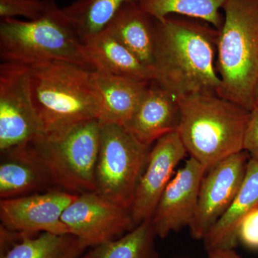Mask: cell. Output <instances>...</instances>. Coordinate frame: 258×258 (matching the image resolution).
I'll return each instance as SVG.
<instances>
[{
  "mask_svg": "<svg viewBox=\"0 0 258 258\" xmlns=\"http://www.w3.org/2000/svg\"><path fill=\"white\" fill-rule=\"evenodd\" d=\"M218 35L217 29L197 19L174 15L156 20L153 81L176 98L218 94Z\"/></svg>",
  "mask_w": 258,
  "mask_h": 258,
  "instance_id": "cell-1",
  "label": "cell"
},
{
  "mask_svg": "<svg viewBox=\"0 0 258 258\" xmlns=\"http://www.w3.org/2000/svg\"><path fill=\"white\" fill-rule=\"evenodd\" d=\"M180 108L177 132L189 157L208 171L243 151L250 111L217 93L176 98Z\"/></svg>",
  "mask_w": 258,
  "mask_h": 258,
  "instance_id": "cell-3",
  "label": "cell"
},
{
  "mask_svg": "<svg viewBox=\"0 0 258 258\" xmlns=\"http://www.w3.org/2000/svg\"><path fill=\"white\" fill-rule=\"evenodd\" d=\"M83 47L93 71L151 81L152 69L140 60L107 30L83 38Z\"/></svg>",
  "mask_w": 258,
  "mask_h": 258,
  "instance_id": "cell-16",
  "label": "cell"
},
{
  "mask_svg": "<svg viewBox=\"0 0 258 258\" xmlns=\"http://www.w3.org/2000/svg\"><path fill=\"white\" fill-rule=\"evenodd\" d=\"M86 247L72 234L42 232L37 237H21L1 248L0 258H81Z\"/></svg>",
  "mask_w": 258,
  "mask_h": 258,
  "instance_id": "cell-20",
  "label": "cell"
},
{
  "mask_svg": "<svg viewBox=\"0 0 258 258\" xmlns=\"http://www.w3.org/2000/svg\"><path fill=\"white\" fill-rule=\"evenodd\" d=\"M42 137L32 102L29 66L0 64V152Z\"/></svg>",
  "mask_w": 258,
  "mask_h": 258,
  "instance_id": "cell-8",
  "label": "cell"
},
{
  "mask_svg": "<svg viewBox=\"0 0 258 258\" xmlns=\"http://www.w3.org/2000/svg\"><path fill=\"white\" fill-rule=\"evenodd\" d=\"M1 154V200L55 189L45 171L34 160L23 145L13 148Z\"/></svg>",
  "mask_w": 258,
  "mask_h": 258,
  "instance_id": "cell-19",
  "label": "cell"
},
{
  "mask_svg": "<svg viewBox=\"0 0 258 258\" xmlns=\"http://www.w3.org/2000/svg\"><path fill=\"white\" fill-rule=\"evenodd\" d=\"M152 220L136 226L124 235L91 247L81 258H159Z\"/></svg>",
  "mask_w": 258,
  "mask_h": 258,
  "instance_id": "cell-21",
  "label": "cell"
},
{
  "mask_svg": "<svg viewBox=\"0 0 258 258\" xmlns=\"http://www.w3.org/2000/svg\"><path fill=\"white\" fill-rule=\"evenodd\" d=\"M217 44L218 95L251 111L258 76V0H227Z\"/></svg>",
  "mask_w": 258,
  "mask_h": 258,
  "instance_id": "cell-4",
  "label": "cell"
},
{
  "mask_svg": "<svg viewBox=\"0 0 258 258\" xmlns=\"http://www.w3.org/2000/svg\"><path fill=\"white\" fill-rule=\"evenodd\" d=\"M257 207L258 161L249 158L243 182L233 202L203 239L206 250L237 247L241 221Z\"/></svg>",
  "mask_w": 258,
  "mask_h": 258,
  "instance_id": "cell-17",
  "label": "cell"
},
{
  "mask_svg": "<svg viewBox=\"0 0 258 258\" xmlns=\"http://www.w3.org/2000/svg\"><path fill=\"white\" fill-rule=\"evenodd\" d=\"M206 169L193 158L185 162L169 181L151 219L157 237L166 238L171 232L189 227L192 222Z\"/></svg>",
  "mask_w": 258,
  "mask_h": 258,
  "instance_id": "cell-13",
  "label": "cell"
},
{
  "mask_svg": "<svg viewBox=\"0 0 258 258\" xmlns=\"http://www.w3.org/2000/svg\"><path fill=\"white\" fill-rule=\"evenodd\" d=\"M139 0H74L62 8L81 38L101 31L125 3Z\"/></svg>",
  "mask_w": 258,
  "mask_h": 258,
  "instance_id": "cell-23",
  "label": "cell"
},
{
  "mask_svg": "<svg viewBox=\"0 0 258 258\" xmlns=\"http://www.w3.org/2000/svg\"><path fill=\"white\" fill-rule=\"evenodd\" d=\"M105 28L153 71L156 20L142 9L139 1L123 5Z\"/></svg>",
  "mask_w": 258,
  "mask_h": 258,
  "instance_id": "cell-18",
  "label": "cell"
},
{
  "mask_svg": "<svg viewBox=\"0 0 258 258\" xmlns=\"http://www.w3.org/2000/svg\"><path fill=\"white\" fill-rule=\"evenodd\" d=\"M100 132L99 120H89L63 133L41 137L23 146L55 189L76 195L92 192L96 191Z\"/></svg>",
  "mask_w": 258,
  "mask_h": 258,
  "instance_id": "cell-6",
  "label": "cell"
},
{
  "mask_svg": "<svg viewBox=\"0 0 258 258\" xmlns=\"http://www.w3.org/2000/svg\"><path fill=\"white\" fill-rule=\"evenodd\" d=\"M100 101L98 120L125 126L133 116L151 81L93 71Z\"/></svg>",
  "mask_w": 258,
  "mask_h": 258,
  "instance_id": "cell-15",
  "label": "cell"
},
{
  "mask_svg": "<svg viewBox=\"0 0 258 258\" xmlns=\"http://www.w3.org/2000/svg\"><path fill=\"white\" fill-rule=\"evenodd\" d=\"M61 219L86 249L115 240L136 227L129 210L96 191L78 195Z\"/></svg>",
  "mask_w": 258,
  "mask_h": 258,
  "instance_id": "cell-9",
  "label": "cell"
},
{
  "mask_svg": "<svg viewBox=\"0 0 258 258\" xmlns=\"http://www.w3.org/2000/svg\"><path fill=\"white\" fill-rule=\"evenodd\" d=\"M243 150L247 152L250 159L258 161V108L256 107L249 113L244 132Z\"/></svg>",
  "mask_w": 258,
  "mask_h": 258,
  "instance_id": "cell-26",
  "label": "cell"
},
{
  "mask_svg": "<svg viewBox=\"0 0 258 258\" xmlns=\"http://www.w3.org/2000/svg\"><path fill=\"white\" fill-rule=\"evenodd\" d=\"M186 154L177 131L161 137L151 148L130 210L136 226L152 219L174 169Z\"/></svg>",
  "mask_w": 258,
  "mask_h": 258,
  "instance_id": "cell-12",
  "label": "cell"
},
{
  "mask_svg": "<svg viewBox=\"0 0 258 258\" xmlns=\"http://www.w3.org/2000/svg\"><path fill=\"white\" fill-rule=\"evenodd\" d=\"M180 118L176 97L152 81L138 108L124 127L141 143L152 147L161 137L177 131Z\"/></svg>",
  "mask_w": 258,
  "mask_h": 258,
  "instance_id": "cell-14",
  "label": "cell"
},
{
  "mask_svg": "<svg viewBox=\"0 0 258 258\" xmlns=\"http://www.w3.org/2000/svg\"><path fill=\"white\" fill-rule=\"evenodd\" d=\"M249 154L243 150L227 158L204 176L192 222L191 237L203 240L230 208L245 176Z\"/></svg>",
  "mask_w": 258,
  "mask_h": 258,
  "instance_id": "cell-10",
  "label": "cell"
},
{
  "mask_svg": "<svg viewBox=\"0 0 258 258\" xmlns=\"http://www.w3.org/2000/svg\"><path fill=\"white\" fill-rule=\"evenodd\" d=\"M77 196L76 194L54 189L1 200V226L29 235L40 232L71 234L61 217Z\"/></svg>",
  "mask_w": 258,
  "mask_h": 258,
  "instance_id": "cell-11",
  "label": "cell"
},
{
  "mask_svg": "<svg viewBox=\"0 0 258 258\" xmlns=\"http://www.w3.org/2000/svg\"><path fill=\"white\" fill-rule=\"evenodd\" d=\"M0 58L28 66L63 61L92 71L82 38L62 8L38 20H1Z\"/></svg>",
  "mask_w": 258,
  "mask_h": 258,
  "instance_id": "cell-5",
  "label": "cell"
},
{
  "mask_svg": "<svg viewBox=\"0 0 258 258\" xmlns=\"http://www.w3.org/2000/svg\"><path fill=\"white\" fill-rule=\"evenodd\" d=\"M100 124L96 192L130 211L152 147L141 143L124 126Z\"/></svg>",
  "mask_w": 258,
  "mask_h": 258,
  "instance_id": "cell-7",
  "label": "cell"
},
{
  "mask_svg": "<svg viewBox=\"0 0 258 258\" xmlns=\"http://www.w3.org/2000/svg\"><path fill=\"white\" fill-rule=\"evenodd\" d=\"M258 108V76L254 91V106Z\"/></svg>",
  "mask_w": 258,
  "mask_h": 258,
  "instance_id": "cell-28",
  "label": "cell"
},
{
  "mask_svg": "<svg viewBox=\"0 0 258 258\" xmlns=\"http://www.w3.org/2000/svg\"><path fill=\"white\" fill-rule=\"evenodd\" d=\"M227 0H139L140 6L157 20L181 15L201 20L220 30L224 16L220 13Z\"/></svg>",
  "mask_w": 258,
  "mask_h": 258,
  "instance_id": "cell-22",
  "label": "cell"
},
{
  "mask_svg": "<svg viewBox=\"0 0 258 258\" xmlns=\"http://www.w3.org/2000/svg\"><path fill=\"white\" fill-rule=\"evenodd\" d=\"M238 240L249 249H258V207L249 212L241 221Z\"/></svg>",
  "mask_w": 258,
  "mask_h": 258,
  "instance_id": "cell-25",
  "label": "cell"
},
{
  "mask_svg": "<svg viewBox=\"0 0 258 258\" xmlns=\"http://www.w3.org/2000/svg\"><path fill=\"white\" fill-rule=\"evenodd\" d=\"M58 9L55 0H0L1 20L17 17L38 20Z\"/></svg>",
  "mask_w": 258,
  "mask_h": 258,
  "instance_id": "cell-24",
  "label": "cell"
},
{
  "mask_svg": "<svg viewBox=\"0 0 258 258\" xmlns=\"http://www.w3.org/2000/svg\"><path fill=\"white\" fill-rule=\"evenodd\" d=\"M208 258H242L234 249L219 248L207 251Z\"/></svg>",
  "mask_w": 258,
  "mask_h": 258,
  "instance_id": "cell-27",
  "label": "cell"
},
{
  "mask_svg": "<svg viewBox=\"0 0 258 258\" xmlns=\"http://www.w3.org/2000/svg\"><path fill=\"white\" fill-rule=\"evenodd\" d=\"M30 91L42 137L98 119L100 101L93 71L52 61L29 66Z\"/></svg>",
  "mask_w": 258,
  "mask_h": 258,
  "instance_id": "cell-2",
  "label": "cell"
}]
</instances>
